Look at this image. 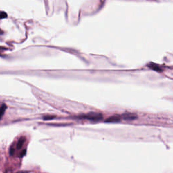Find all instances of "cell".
<instances>
[{
  "label": "cell",
  "instance_id": "6da1fadb",
  "mask_svg": "<svg viewBox=\"0 0 173 173\" xmlns=\"http://www.w3.org/2000/svg\"><path fill=\"white\" fill-rule=\"evenodd\" d=\"M81 118H84L92 121H100L103 119V115L100 114V113L91 112L86 115H85V116H81Z\"/></svg>",
  "mask_w": 173,
  "mask_h": 173
},
{
  "label": "cell",
  "instance_id": "7a4b0ae2",
  "mask_svg": "<svg viewBox=\"0 0 173 173\" xmlns=\"http://www.w3.org/2000/svg\"><path fill=\"white\" fill-rule=\"evenodd\" d=\"M122 117L126 120H133L137 118V114L133 113H125L122 115Z\"/></svg>",
  "mask_w": 173,
  "mask_h": 173
},
{
  "label": "cell",
  "instance_id": "3957f363",
  "mask_svg": "<svg viewBox=\"0 0 173 173\" xmlns=\"http://www.w3.org/2000/svg\"><path fill=\"white\" fill-rule=\"evenodd\" d=\"M121 119V117L118 115H114V116H112L109 117L108 118H107L105 122H120Z\"/></svg>",
  "mask_w": 173,
  "mask_h": 173
},
{
  "label": "cell",
  "instance_id": "277c9868",
  "mask_svg": "<svg viewBox=\"0 0 173 173\" xmlns=\"http://www.w3.org/2000/svg\"><path fill=\"white\" fill-rule=\"evenodd\" d=\"M147 66L150 68V69H153L154 71H157V72H160H160H162V69L158 64H156L152 62V63H149Z\"/></svg>",
  "mask_w": 173,
  "mask_h": 173
},
{
  "label": "cell",
  "instance_id": "5b68a950",
  "mask_svg": "<svg viewBox=\"0 0 173 173\" xmlns=\"http://www.w3.org/2000/svg\"><path fill=\"white\" fill-rule=\"evenodd\" d=\"M24 142H25V138L24 137H21L20 139L18 140L17 144H16V148L18 149H21L22 146H23Z\"/></svg>",
  "mask_w": 173,
  "mask_h": 173
},
{
  "label": "cell",
  "instance_id": "8992f818",
  "mask_svg": "<svg viewBox=\"0 0 173 173\" xmlns=\"http://www.w3.org/2000/svg\"><path fill=\"white\" fill-rule=\"evenodd\" d=\"M6 110V106L5 104H3L1 106V108H0V119H1L2 116L3 115Z\"/></svg>",
  "mask_w": 173,
  "mask_h": 173
},
{
  "label": "cell",
  "instance_id": "52a82bcc",
  "mask_svg": "<svg viewBox=\"0 0 173 173\" xmlns=\"http://www.w3.org/2000/svg\"><path fill=\"white\" fill-rule=\"evenodd\" d=\"M7 14L5 12L0 11V19H2V18H7Z\"/></svg>",
  "mask_w": 173,
  "mask_h": 173
},
{
  "label": "cell",
  "instance_id": "ba28073f",
  "mask_svg": "<svg viewBox=\"0 0 173 173\" xmlns=\"http://www.w3.org/2000/svg\"><path fill=\"white\" fill-rule=\"evenodd\" d=\"M53 118H55V116H45L43 117V119L44 120H51V119H53Z\"/></svg>",
  "mask_w": 173,
  "mask_h": 173
}]
</instances>
